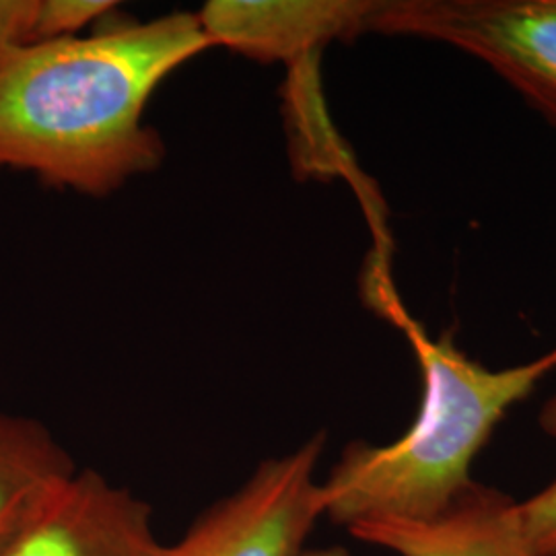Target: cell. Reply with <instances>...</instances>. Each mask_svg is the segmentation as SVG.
Instances as JSON below:
<instances>
[{"label": "cell", "mask_w": 556, "mask_h": 556, "mask_svg": "<svg viewBox=\"0 0 556 556\" xmlns=\"http://www.w3.org/2000/svg\"><path fill=\"white\" fill-rule=\"evenodd\" d=\"M208 48L199 13L188 11L0 48V172L87 197L155 172L165 147L144 122L147 105Z\"/></svg>", "instance_id": "obj_1"}, {"label": "cell", "mask_w": 556, "mask_h": 556, "mask_svg": "<svg viewBox=\"0 0 556 556\" xmlns=\"http://www.w3.org/2000/svg\"><path fill=\"white\" fill-rule=\"evenodd\" d=\"M420 367L422 396L410 429L388 445L351 441L321 480L324 517L342 528L363 521H425L441 514L475 478L472 464L511 406L556 371V349L505 369H489L433 338L394 309Z\"/></svg>", "instance_id": "obj_2"}, {"label": "cell", "mask_w": 556, "mask_h": 556, "mask_svg": "<svg viewBox=\"0 0 556 556\" xmlns=\"http://www.w3.org/2000/svg\"><path fill=\"white\" fill-rule=\"evenodd\" d=\"M369 34L462 50L556 126V0H379Z\"/></svg>", "instance_id": "obj_3"}, {"label": "cell", "mask_w": 556, "mask_h": 556, "mask_svg": "<svg viewBox=\"0 0 556 556\" xmlns=\"http://www.w3.org/2000/svg\"><path fill=\"white\" fill-rule=\"evenodd\" d=\"M326 433L260 462L250 478L202 511L163 556H301L324 517L319 457Z\"/></svg>", "instance_id": "obj_4"}, {"label": "cell", "mask_w": 556, "mask_h": 556, "mask_svg": "<svg viewBox=\"0 0 556 556\" xmlns=\"http://www.w3.org/2000/svg\"><path fill=\"white\" fill-rule=\"evenodd\" d=\"M147 501L77 470L0 546V556H163Z\"/></svg>", "instance_id": "obj_5"}, {"label": "cell", "mask_w": 556, "mask_h": 556, "mask_svg": "<svg viewBox=\"0 0 556 556\" xmlns=\"http://www.w3.org/2000/svg\"><path fill=\"white\" fill-rule=\"evenodd\" d=\"M379 0H211L199 13L211 46L260 62L309 59L369 34Z\"/></svg>", "instance_id": "obj_6"}, {"label": "cell", "mask_w": 556, "mask_h": 556, "mask_svg": "<svg viewBox=\"0 0 556 556\" xmlns=\"http://www.w3.org/2000/svg\"><path fill=\"white\" fill-rule=\"evenodd\" d=\"M349 534L397 556H534L517 501L477 480L431 519L363 521Z\"/></svg>", "instance_id": "obj_7"}, {"label": "cell", "mask_w": 556, "mask_h": 556, "mask_svg": "<svg viewBox=\"0 0 556 556\" xmlns=\"http://www.w3.org/2000/svg\"><path fill=\"white\" fill-rule=\"evenodd\" d=\"M77 470L43 422L0 410V546Z\"/></svg>", "instance_id": "obj_8"}, {"label": "cell", "mask_w": 556, "mask_h": 556, "mask_svg": "<svg viewBox=\"0 0 556 556\" xmlns=\"http://www.w3.org/2000/svg\"><path fill=\"white\" fill-rule=\"evenodd\" d=\"M116 9L118 2L110 0H40L36 41L73 38L85 25L116 13Z\"/></svg>", "instance_id": "obj_9"}, {"label": "cell", "mask_w": 556, "mask_h": 556, "mask_svg": "<svg viewBox=\"0 0 556 556\" xmlns=\"http://www.w3.org/2000/svg\"><path fill=\"white\" fill-rule=\"evenodd\" d=\"M517 509L532 555L556 556V478Z\"/></svg>", "instance_id": "obj_10"}, {"label": "cell", "mask_w": 556, "mask_h": 556, "mask_svg": "<svg viewBox=\"0 0 556 556\" xmlns=\"http://www.w3.org/2000/svg\"><path fill=\"white\" fill-rule=\"evenodd\" d=\"M40 0H0V48L36 41Z\"/></svg>", "instance_id": "obj_11"}, {"label": "cell", "mask_w": 556, "mask_h": 556, "mask_svg": "<svg viewBox=\"0 0 556 556\" xmlns=\"http://www.w3.org/2000/svg\"><path fill=\"white\" fill-rule=\"evenodd\" d=\"M538 422H540V427H542V431H544L546 435L556 439V396L551 397V400L544 404V408L540 410Z\"/></svg>", "instance_id": "obj_12"}]
</instances>
